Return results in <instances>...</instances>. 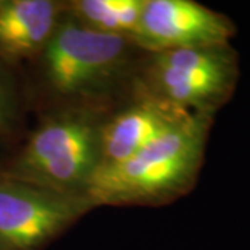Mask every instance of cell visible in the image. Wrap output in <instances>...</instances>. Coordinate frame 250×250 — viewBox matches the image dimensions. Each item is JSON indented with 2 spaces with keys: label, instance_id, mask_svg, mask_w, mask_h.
I'll return each mask as SVG.
<instances>
[{
  "label": "cell",
  "instance_id": "obj_1",
  "mask_svg": "<svg viewBox=\"0 0 250 250\" xmlns=\"http://www.w3.org/2000/svg\"><path fill=\"white\" fill-rule=\"evenodd\" d=\"M145 57L132 39L93 32L64 11L41 53L22 67L31 113L106 114L138 89Z\"/></svg>",
  "mask_w": 250,
  "mask_h": 250
},
{
  "label": "cell",
  "instance_id": "obj_2",
  "mask_svg": "<svg viewBox=\"0 0 250 250\" xmlns=\"http://www.w3.org/2000/svg\"><path fill=\"white\" fill-rule=\"evenodd\" d=\"M214 117L189 114L126 160L102 166L86 188L93 207L164 206L188 195L205 164Z\"/></svg>",
  "mask_w": 250,
  "mask_h": 250
},
{
  "label": "cell",
  "instance_id": "obj_3",
  "mask_svg": "<svg viewBox=\"0 0 250 250\" xmlns=\"http://www.w3.org/2000/svg\"><path fill=\"white\" fill-rule=\"evenodd\" d=\"M103 113L65 110L36 116L0 177L60 193L85 196L100 167Z\"/></svg>",
  "mask_w": 250,
  "mask_h": 250
},
{
  "label": "cell",
  "instance_id": "obj_4",
  "mask_svg": "<svg viewBox=\"0 0 250 250\" xmlns=\"http://www.w3.org/2000/svg\"><path fill=\"white\" fill-rule=\"evenodd\" d=\"M239 81V56L231 43L146 53L139 85L193 114L215 117Z\"/></svg>",
  "mask_w": 250,
  "mask_h": 250
},
{
  "label": "cell",
  "instance_id": "obj_5",
  "mask_svg": "<svg viewBox=\"0 0 250 250\" xmlns=\"http://www.w3.org/2000/svg\"><path fill=\"white\" fill-rule=\"evenodd\" d=\"M93 208L86 196L0 177V250H43Z\"/></svg>",
  "mask_w": 250,
  "mask_h": 250
},
{
  "label": "cell",
  "instance_id": "obj_6",
  "mask_svg": "<svg viewBox=\"0 0 250 250\" xmlns=\"http://www.w3.org/2000/svg\"><path fill=\"white\" fill-rule=\"evenodd\" d=\"M236 25L195 0H146L134 41L146 53L231 43Z\"/></svg>",
  "mask_w": 250,
  "mask_h": 250
},
{
  "label": "cell",
  "instance_id": "obj_7",
  "mask_svg": "<svg viewBox=\"0 0 250 250\" xmlns=\"http://www.w3.org/2000/svg\"><path fill=\"white\" fill-rule=\"evenodd\" d=\"M189 114L193 113L153 96L139 85L129 98L103 116L100 167L126 160Z\"/></svg>",
  "mask_w": 250,
  "mask_h": 250
},
{
  "label": "cell",
  "instance_id": "obj_8",
  "mask_svg": "<svg viewBox=\"0 0 250 250\" xmlns=\"http://www.w3.org/2000/svg\"><path fill=\"white\" fill-rule=\"evenodd\" d=\"M64 0H0V62L22 68L52 36Z\"/></svg>",
  "mask_w": 250,
  "mask_h": 250
},
{
  "label": "cell",
  "instance_id": "obj_9",
  "mask_svg": "<svg viewBox=\"0 0 250 250\" xmlns=\"http://www.w3.org/2000/svg\"><path fill=\"white\" fill-rule=\"evenodd\" d=\"M29 114L22 68L0 62V172L24 141Z\"/></svg>",
  "mask_w": 250,
  "mask_h": 250
},
{
  "label": "cell",
  "instance_id": "obj_10",
  "mask_svg": "<svg viewBox=\"0 0 250 250\" xmlns=\"http://www.w3.org/2000/svg\"><path fill=\"white\" fill-rule=\"evenodd\" d=\"M145 4L146 0H64V11L93 32L132 39Z\"/></svg>",
  "mask_w": 250,
  "mask_h": 250
}]
</instances>
